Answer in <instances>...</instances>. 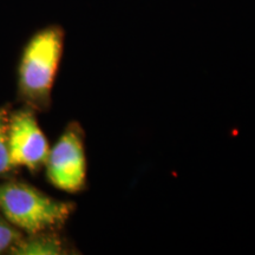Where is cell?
I'll list each match as a JSON object with an SVG mask.
<instances>
[{"label": "cell", "instance_id": "cell-1", "mask_svg": "<svg viewBox=\"0 0 255 255\" xmlns=\"http://www.w3.org/2000/svg\"><path fill=\"white\" fill-rule=\"evenodd\" d=\"M65 33L58 25L38 31L28 40L20 58L18 88L31 109L46 110L62 60Z\"/></svg>", "mask_w": 255, "mask_h": 255}, {"label": "cell", "instance_id": "cell-2", "mask_svg": "<svg viewBox=\"0 0 255 255\" xmlns=\"http://www.w3.org/2000/svg\"><path fill=\"white\" fill-rule=\"evenodd\" d=\"M75 209L73 202L53 199L20 181H8L0 186V214L27 235L56 232L68 222Z\"/></svg>", "mask_w": 255, "mask_h": 255}, {"label": "cell", "instance_id": "cell-3", "mask_svg": "<svg viewBox=\"0 0 255 255\" xmlns=\"http://www.w3.org/2000/svg\"><path fill=\"white\" fill-rule=\"evenodd\" d=\"M46 178L57 189L76 194L87 187V155L84 131L77 122L64 129L58 141L51 148L45 165Z\"/></svg>", "mask_w": 255, "mask_h": 255}, {"label": "cell", "instance_id": "cell-4", "mask_svg": "<svg viewBox=\"0 0 255 255\" xmlns=\"http://www.w3.org/2000/svg\"><path fill=\"white\" fill-rule=\"evenodd\" d=\"M9 151L15 168H26L37 173L45 165L50 145L30 107L9 116Z\"/></svg>", "mask_w": 255, "mask_h": 255}, {"label": "cell", "instance_id": "cell-5", "mask_svg": "<svg viewBox=\"0 0 255 255\" xmlns=\"http://www.w3.org/2000/svg\"><path fill=\"white\" fill-rule=\"evenodd\" d=\"M9 251L14 255H59L68 253L69 248L52 231L21 237Z\"/></svg>", "mask_w": 255, "mask_h": 255}, {"label": "cell", "instance_id": "cell-6", "mask_svg": "<svg viewBox=\"0 0 255 255\" xmlns=\"http://www.w3.org/2000/svg\"><path fill=\"white\" fill-rule=\"evenodd\" d=\"M9 116L11 114L6 108H0V177L12 173L14 169L9 151Z\"/></svg>", "mask_w": 255, "mask_h": 255}, {"label": "cell", "instance_id": "cell-7", "mask_svg": "<svg viewBox=\"0 0 255 255\" xmlns=\"http://www.w3.org/2000/svg\"><path fill=\"white\" fill-rule=\"evenodd\" d=\"M23 235L0 214V253L9 251Z\"/></svg>", "mask_w": 255, "mask_h": 255}]
</instances>
